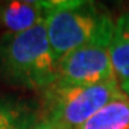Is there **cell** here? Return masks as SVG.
I'll return each mask as SVG.
<instances>
[{"instance_id": "cell-5", "label": "cell", "mask_w": 129, "mask_h": 129, "mask_svg": "<svg viewBox=\"0 0 129 129\" xmlns=\"http://www.w3.org/2000/svg\"><path fill=\"white\" fill-rule=\"evenodd\" d=\"M46 13V2L15 0L0 4V29L3 36L19 34L42 24Z\"/></svg>"}, {"instance_id": "cell-3", "label": "cell", "mask_w": 129, "mask_h": 129, "mask_svg": "<svg viewBox=\"0 0 129 129\" xmlns=\"http://www.w3.org/2000/svg\"><path fill=\"white\" fill-rule=\"evenodd\" d=\"M46 7L45 28L58 62L88 42L109 17L107 11L84 0H50Z\"/></svg>"}, {"instance_id": "cell-8", "label": "cell", "mask_w": 129, "mask_h": 129, "mask_svg": "<svg viewBox=\"0 0 129 129\" xmlns=\"http://www.w3.org/2000/svg\"><path fill=\"white\" fill-rule=\"evenodd\" d=\"M78 129H129V98H115Z\"/></svg>"}, {"instance_id": "cell-4", "label": "cell", "mask_w": 129, "mask_h": 129, "mask_svg": "<svg viewBox=\"0 0 129 129\" xmlns=\"http://www.w3.org/2000/svg\"><path fill=\"white\" fill-rule=\"evenodd\" d=\"M113 26L115 21L109 16L88 42L63 57L58 62L55 83L61 86H92L116 79L111 61Z\"/></svg>"}, {"instance_id": "cell-2", "label": "cell", "mask_w": 129, "mask_h": 129, "mask_svg": "<svg viewBox=\"0 0 129 129\" xmlns=\"http://www.w3.org/2000/svg\"><path fill=\"white\" fill-rule=\"evenodd\" d=\"M117 79L92 86L53 83L42 91V119L62 129H78L100 108L122 95Z\"/></svg>"}, {"instance_id": "cell-1", "label": "cell", "mask_w": 129, "mask_h": 129, "mask_svg": "<svg viewBox=\"0 0 129 129\" xmlns=\"http://www.w3.org/2000/svg\"><path fill=\"white\" fill-rule=\"evenodd\" d=\"M58 61L45 22L26 32L0 37V74L8 82L44 91L57 80Z\"/></svg>"}, {"instance_id": "cell-9", "label": "cell", "mask_w": 129, "mask_h": 129, "mask_svg": "<svg viewBox=\"0 0 129 129\" xmlns=\"http://www.w3.org/2000/svg\"><path fill=\"white\" fill-rule=\"evenodd\" d=\"M32 129H62V128L54 125L53 122H50V121H48V120H45V119H41L38 124H37L36 126H33Z\"/></svg>"}, {"instance_id": "cell-6", "label": "cell", "mask_w": 129, "mask_h": 129, "mask_svg": "<svg viewBox=\"0 0 129 129\" xmlns=\"http://www.w3.org/2000/svg\"><path fill=\"white\" fill-rule=\"evenodd\" d=\"M42 119L41 107L26 99L0 96V129H32Z\"/></svg>"}, {"instance_id": "cell-10", "label": "cell", "mask_w": 129, "mask_h": 129, "mask_svg": "<svg viewBox=\"0 0 129 129\" xmlns=\"http://www.w3.org/2000/svg\"><path fill=\"white\" fill-rule=\"evenodd\" d=\"M120 88L121 91L125 93V95L129 98V80H125V82H120Z\"/></svg>"}, {"instance_id": "cell-7", "label": "cell", "mask_w": 129, "mask_h": 129, "mask_svg": "<svg viewBox=\"0 0 129 129\" xmlns=\"http://www.w3.org/2000/svg\"><path fill=\"white\" fill-rule=\"evenodd\" d=\"M111 61L119 83L129 80V9L115 20L111 42Z\"/></svg>"}]
</instances>
